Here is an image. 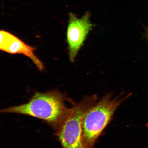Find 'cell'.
Here are the masks:
<instances>
[{
    "label": "cell",
    "instance_id": "1",
    "mask_svg": "<svg viewBox=\"0 0 148 148\" xmlns=\"http://www.w3.org/2000/svg\"><path fill=\"white\" fill-rule=\"evenodd\" d=\"M65 94L55 90L45 92H36L26 103L2 110L3 113L23 114L42 119L56 132L69 114Z\"/></svg>",
    "mask_w": 148,
    "mask_h": 148
},
{
    "label": "cell",
    "instance_id": "2",
    "mask_svg": "<svg viewBox=\"0 0 148 148\" xmlns=\"http://www.w3.org/2000/svg\"><path fill=\"white\" fill-rule=\"evenodd\" d=\"M130 96L123 94L113 98L112 93H107L86 112L82 122V141L85 147L94 148L115 111Z\"/></svg>",
    "mask_w": 148,
    "mask_h": 148
},
{
    "label": "cell",
    "instance_id": "3",
    "mask_svg": "<svg viewBox=\"0 0 148 148\" xmlns=\"http://www.w3.org/2000/svg\"><path fill=\"white\" fill-rule=\"evenodd\" d=\"M97 100V95L94 94L84 96L78 102L72 101L69 114L56 132L62 148H86L82 141V120Z\"/></svg>",
    "mask_w": 148,
    "mask_h": 148
},
{
    "label": "cell",
    "instance_id": "4",
    "mask_svg": "<svg viewBox=\"0 0 148 148\" xmlns=\"http://www.w3.org/2000/svg\"><path fill=\"white\" fill-rule=\"evenodd\" d=\"M66 32V39L69 49V57L73 62L79 50L93 27L90 21L91 14L87 12L80 18L73 12L69 14Z\"/></svg>",
    "mask_w": 148,
    "mask_h": 148
},
{
    "label": "cell",
    "instance_id": "5",
    "mask_svg": "<svg viewBox=\"0 0 148 148\" xmlns=\"http://www.w3.org/2000/svg\"><path fill=\"white\" fill-rule=\"evenodd\" d=\"M0 49L12 54H20L29 57L40 70L44 69L43 64L34 53V47L29 46L12 33L1 30Z\"/></svg>",
    "mask_w": 148,
    "mask_h": 148
},
{
    "label": "cell",
    "instance_id": "6",
    "mask_svg": "<svg viewBox=\"0 0 148 148\" xmlns=\"http://www.w3.org/2000/svg\"><path fill=\"white\" fill-rule=\"evenodd\" d=\"M145 38L148 43V32L145 34Z\"/></svg>",
    "mask_w": 148,
    "mask_h": 148
}]
</instances>
